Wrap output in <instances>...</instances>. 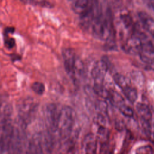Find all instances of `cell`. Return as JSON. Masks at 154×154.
<instances>
[{
	"mask_svg": "<svg viewBox=\"0 0 154 154\" xmlns=\"http://www.w3.org/2000/svg\"><path fill=\"white\" fill-rule=\"evenodd\" d=\"M76 113L69 106H64L60 110L58 131L62 139H67L70 136L75 125Z\"/></svg>",
	"mask_w": 154,
	"mask_h": 154,
	"instance_id": "1",
	"label": "cell"
},
{
	"mask_svg": "<svg viewBox=\"0 0 154 154\" xmlns=\"http://www.w3.org/2000/svg\"><path fill=\"white\" fill-rule=\"evenodd\" d=\"M37 104L30 97L25 99L19 106V117L22 122L23 128H26L27 124L30 123L32 116L37 110Z\"/></svg>",
	"mask_w": 154,
	"mask_h": 154,
	"instance_id": "2",
	"label": "cell"
},
{
	"mask_svg": "<svg viewBox=\"0 0 154 154\" xmlns=\"http://www.w3.org/2000/svg\"><path fill=\"white\" fill-rule=\"evenodd\" d=\"M109 70L110 63L106 57H103L100 60L96 62L91 71L94 84H103L105 76Z\"/></svg>",
	"mask_w": 154,
	"mask_h": 154,
	"instance_id": "3",
	"label": "cell"
},
{
	"mask_svg": "<svg viewBox=\"0 0 154 154\" xmlns=\"http://www.w3.org/2000/svg\"><path fill=\"white\" fill-rule=\"evenodd\" d=\"M102 14L101 5L99 0H97L87 13L79 16L80 25L84 29H88Z\"/></svg>",
	"mask_w": 154,
	"mask_h": 154,
	"instance_id": "4",
	"label": "cell"
},
{
	"mask_svg": "<svg viewBox=\"0 0 154 154\" xmlns=\"http://www.w3.org/2000/svg\"><path fill=\"white\" fill-rule=\"evenodd\" d=\"M46 118L51 132H55L58 129L60 110L56 104L51 103L47 105L45 110Z\"/></svg>",
	"mask_w": 154,
	"mask_h": 154,
	"instance_id": "5",
	"label": "cell"
},
{
	"mask_svg": "<svg viewBox=\"0 0 154 154\" xmlns=\"http://www.w3.org/2000/svg\"><path fill=\"white\" fill-rule=\"evenodd\" d=\"M62 57L65 70L69 75L72 77L77 59L75 51L70 48H64L62 50Z\"/></svg>",
	"mask_w": 154,
	"mask_h": 154,
	"instance_id": "6",
	"label": "cell"
},
{
	"mask_svg": "<svg viewBox=\"0 0 154 154\" xmlns=\"http://www.w3.org/2000/svg\"><path fill=\"white\" fill-rule=\"evenodd\" d=\"M97 0H74L72 5L73 11L79 16L87 13Z\"/></svg>",
	"mask_w": 154,
	"mask_h": 154,
	"instance_id": "7",
	"label": "cell"
},
{
	"mask_svg": "<svg viewBox=\"0 0 154 154\" xmlns=\"http://www.w3.org/2000/svg\"><path fill=\"white\" fill-rule=\"evenodd\" d=\"M97 140L92 133L85 135L84 138V154H97Z\"/></svg>",
	"mask_w": 154,
	"mask_h": 154,
	"instance_id": "8",
	"label": "cell"
},
{
	"mask_svg": "<svg viewBox=\"0 0 154 154\" xmlns=\"http://www.w3.org/2000/svg\"><path fill=\"white\" fill-rule=\"evenodd\" d=\"M138 15L143 27L154 37V19L144 11L139 12Z\"/></svg>",
	"mask_w": 154,
	"mask_h": 154,
	"instance_id": "9",
	"label": "cell"
},
{
	"mask_svg": "<svg viewBox=\"0 0 154 154\" xmlns=\"http://www.w3.org/2000/svg\"><path fill=\"white\" fill-rule=\"evenodd\" d=\"M136 110L141 120L151 122L152 119V112L150 108L146 103L138 102L136 105Z\"/></svg>",
	"mask_w": 154,
	"mask_h": 154,
	"instance_id": "10",
	"label": "cell"
},
{
	"mask_svg": "<svg viewBox=\"0 0 154 154\" xmlns=\"http://www.w3.org/2000/svg\"><path fill=\"white\" fill-rule=\"evenodd\" d=\"M109 135V131L107 127L99 126L97 131L96 138L97 143H99L100 145L101 149H105L106 146L108 144Z\"/></svg>",
	"mask_w": 154,
	"mask_h": 154,
	"instance_id": "11",
	"label": "cell"
},
{
	"mask_svg": "<svg viewBox=\"0 0 154 154\" xmlns=\"http://www.w3.org/2000/svg\"><path fill=\"white\" fill-rule=\"evenodd\" d=\"M120 19L124 28L129 32V35L135 33L137 31L133 19L129 14L124 13L122 14L120 16Z\"/></svg>",
	"mask_w": 154,
	"mask_h": 154,
	"instance_id": "12",
	"label": "cell"
},
{
	"mask_svg": "<svg viewBox=\"0 0 154 154\" xmlns=\"http://www.w3.org/2000/svg\"><path fill=\"white\" fill-rule=\"evenodd\" d=\"M42 138L45 149L48 153H51L54 147V139L51 132L49 130L44 132Z\"/></svg>",
	"mask_w": 154,
	"mask_h": 154,
	"instance_id": "13",
	"label": "cell"
},
{
	"mask_svg": "<svg viewBox=\"0 0 154 154\" xmlns=\"http://www.w3.org/2000/svg\"><path fill=\"white\" fill-rule=\"evenodd\" d=\"M92 88L95 95L104 100L109 99L110 90L106 88L103 84H94Z\"/></svg>",
	"mask_w": 154,
	"mask_h": 154,
	"instance_id": "14",
	"label": "cell"
},
{
	"mask_svg": "<svg viewBox=\"0 0 154 154\" xmlns=\"http://www.w3.org/2000/svg\"><path fill=\"white\" fill-rule=\"evenodd\" d=\"M122 90L124 96L128 100V101L132 103L135 102L138 97V92L137 90L135 87L129 85L123 88Z\"/></svg>",
	"mask_w": 154,
	"mask_h": 154,
	"instance_id": "15",
	"label": "cell"
},
{
	"mask_svg": "<svg viewBox=\"0 0 154 154\" xmlns=\"http://www.w3.org/2000/svg\"><path fill=\"white\" fill-rule=\"evenodd\" d=\"M108 100L110 102V103L115 107L118 108L121 105L125 103V100L122 96L119 93L114 90H110V93H109V97Z\"/></svg>",
	"mask_w": 154,
	"mask_h": 154,
	"instance_id": "16",
	"label": "cell"
},
{
	"mask_svg": "<svg viewBox=\"0 0 154 154\" xmlns=\"http://www.w3.org/2000/svg\"><path fill=\"white\" fill-rule=\"evenodd\" d=\"M94 110L99 113L108 116L109 106L108 103L105 100H96L94 103Z\"/></svg>",
	"mask_w": 154,
	"mask_h": 154,
	"instance_id": "17",
	"label": "cell"
},
{
	"mask_svg": "<svg viewBox=\"0 0 154 154\" xmlns=\"http://www.w3.org/2000/svg\"><path fill=\"white\" fill-rule=\"evenodd\" d=\"M113 80L117 85L121 88V90L131 85L129 81L125 76L118 73L113 75Z\"/></svg>",
	"mask_w": 154,
	"mask_h": 154,
	"instance_id": "18",
	"label": "cell"
},
{
	"mask_svg": "<svg viewBox=\"0 0 154 154\" xmlns=\"http://www.w3.org/2000/svg\"><path fill=\"white\" fill-rule=\"evenodd\" d=\"M93 122L99 126L107 127L109 123L108 116L96 112L93 116Z\"/></svg>",
	"mask_w": 154,
	"mask_h": 154,
	"instance_id": "19",
	"label": "cell"
},
{
	"mask_svg": "<svg viewBox=\"0 0 154 154\" xmlns=\"http://www.w3.org/2000/svg\"><path fill=\"white\" fill-rule=\"evenodd\" d=\"M117 109L119 110L120 112L122 114H123L124 116L126 117L132 118L134 116V110L131 106L126 105V103L121 105Z\"/></svg>",
	"mask_w": 154,
	"mask_h": 154,
	"instance_id": "20",
	"label": "cell"
},
{
	"mask_svg": "<svg viewBox=\"0 0 154 154\" xmlns=\"http://www.w3.org/2000/svg\"><path fill=\"white\" fill-rule=\"evenodd\" d=\"M140 123H141V129L144 134L147 137H150L152 134V130L151 122L140 119Z\"/></svg>",
	"mask_w": 154,
	"mask_h": 154,
	"instance_id": "21",
	"label": "cell"
},
{
	"mask_svg": "<svg viewBox=\"0 0 154 154\" xmlns=\"http://www.w3.org/2000/svg\"><path fill=\"white\" fill-rule=\"evenodd\" d=\"M31 88L34 93L38 95H42L45 90V87L43 83L38 81L33 82L31 85Z\"/></svg>",
	"mask_w": 154,
	"mask_h": 154,
	"instance_id": "22",
	"label": "cell"
},
{
	"mask_svg": "<svg viewBox=\"0 0 154 154\" xmlns=\"http://www.w3.org/2000/svg\"><path fill=\"white\" fill-rule=\"evenodd\" d=\"M22 2L26 4L37 5L42 7H49V3L46 0H20Z\"/></svg>",
	"mask_w": 154,
	"mask_h": 154,
	"instance_id": "23",
	"label": "cell"
},
{
	"mask_svg": "<svg viewBox=\"0 0 154 154\" xmlns=\"http://www.w3.org/2000/svg\"><path fill=\"white\" fill-rule=\"evenodd\" d=\"M132 78L134 81L138 84H143L144 81V78L143 76V73L138 71H134L132 72Z\"/></svg>",
	"mask_w": 154,
	"mask_h": 154,
	"instance_id": "24",
	"label": "cell"
},
{
	"mask_svg": "<svg viewBox=\"0 0 154 154\" xmlns=\"http://www.w3.org/2000/svg\"><path fill=\"white\" fill-rule=\"evenodd\" d=\"M136 154H152V149L149 146H144L139 147Z\"/></svg>",
	"mask_w": 154,
	"mask_h": 154,
	"instance_id": "25",
	"label": "cell"
},
{
	"mask_svg": "<svg viewBox=\"0 0 154 154\" xmlns=\"http://www.w3.org/2000/svg\"><path fill=\"white\" fill-rule=\"evenodd\" d=\"M4 45L8 49H11L15 45V40L12 37L6 36V38L4 40Z\"/></svg>",
	"mask_w": 154,
	"mask_h": 154,
	"instance_id": "26",
	"label": "cell"
},
{
	"mask_svg": "<svg viewBox=\"0 0 154 154\" xmlns=\"http://www.w3.org/2000/svg\"><path fill=\"white\" fill-rule=\"evenodd\" d=\"M12 106L11 105H7L4 109V116L5 117H9L10 116L11 114L12 113Z\"/></svg>",
	"mask_w": 154,
	"mask_h": 154,
	"instance_id": "27",
	"label": "cell"
},
{
	"mask_svg": "<svg viewBox=\"0 0 154 154\" xmlns=\"http://www.w3.org/2000/svg\"><path fill=\"white\" fill-rule=\"evenodd\" d=\"M115 126L118 130H122V129H123V128L125 127L123 122H121L120 120H117L116 121Z\"/></svg>",
	"mask_w": 154,
	"mask_h": 154,
	"instance_id": "28",
	"label": "cell"
},
{
	"mask_svg": "<svg viewBox=\"0 0 154 154\" xmlns=\"http://www.w3.org/2000/svg\"><path fill=\"white\" fill-rule=\"evenodd\" d=\"M14 30H15V29L13 27H7V28H6L5 29V31L4 32H5V34L6 36H7L9 34L14 33Z\"/></svg>",
	"mask_w": 154,
	"mask_h": 154,
	"instance_id": "29",
	"label": "cell"
},
{
	"mask_svg": "<svg viewBox=\"0 0 154 154\" xmlns=\"http://www.w3.org/2000/svg\"><path fill=\"white\" fill-rule=\"evenodd\" d=\"M11 60L13 61H16V60H19L20 59V56L19 55L14 54V55H11Z\"/></svg>",
	"mask_w": 154,
	"mask_h": 154,
	"instance_id": "30",
	"label": "cell"
},
{
	"mask_svg": "<svg viewBox=\"0 0 154 154\" xmlns=\"http://www.w3.org/2000/svg\"><path fill=\"white\" fill-rule=\"evenodd\" d=\"M69 1H74V0H69Z\"/></svg>",
	"mask_w": 154,
	"mask_h": 154,
	"instance_id": "31",
	"label": "cell"
}]
</instances>
